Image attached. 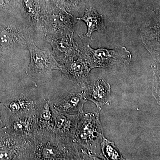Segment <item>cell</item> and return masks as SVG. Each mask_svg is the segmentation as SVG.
<instances>
[{
  "label": "cell",
  "instance_id": "cell-1",
  "mask_svg": "<svg viewBox=\"0 0 160 160\" xmlns=\"http://www.w3.org/2000/svg\"><path fill=\"white\" fill-rule=\"evenodd\" d=\"M32 160H80L87 157L77 143L58 138L53 131H38L33 137Z\"/></svg>",
  "mask_w": 160,
  "mask_h": 160
},
{
  "label": "cell",
  "instance_id": "cell-2",
  "mask_svg": "<svg viewBox=\"0 0 160 160\" xmlns=\"http://www.w3.org/2000/svg\"><path fill=\"white\" fill-rule=\"evenodd\" d=\"M99 110L94 113H82L75 133L76 142L89 155L90 158H103L99 153L104 138Z\"/></svg>",
  "mask_w": 160,
  "mask_h": 160
},
{
  "label": "cell",
  "instance_id": "cell-3",
  "mask_svg": "<svg viewBox=\"0 0 160 160\" xmlns=\"http://www.w3.org/2000/svg\"><path fill=\"white\" fill-rule=\"evenodd\" d=\"M86 60L90 69L100 67H111L118 64L129 62L131 56L127 50H109L92 49L87 46Z\"/></svg>",
  "mask_w": 160,
  "mask_h": 160
},
{
  "label": "cell",
  "instance_id": "cell-4",
  "mask_svg": "<svg viewBox=\"0 0 160 160\" xmlns=\"http://www.w3.org/2000/svg\"><path fill=\"white\" fill-rule=\"evenodd\" d=\"M31 60L26 72L32 77H38L54 69H62L50 52L41 50L33 42L29 46Z\"/></svg>",
  "mask_w": 160,
  "mask_h": 160
},
{
  "label": "cell",
  "instance_id": "cell-5",
  "mask_svg": "<svg viewBox=\"0 0 160 160\" xmlns=\"http://www.w3.org/2000/svg\"><path fill=\"white\" fill-rule=\"evenodd\" d=\"M54 119L53 131L60 139L66 142H76L75 133L82 113L71 115L61 112L52 107Z\"/></svg>",
  "mask_w": 160,
  "mask_h": 160
},
{
  "label": "cell",
  "instance_id": "cell-6",
  "mask_svg": "<svg viewBox=\"0 0 160 160\" xmlns=\"http://www.w3.org/2000/svg\"><path fill=\"white\" fill-rule=\"evenodd\" d=\"M36 110L28 112L11 114L9 129L16 134L33 138L38 131Z\"/></svg>",
  "mask_w": 160,
  "mask_h": 160
},
{
  "label": "cell",
  "instance_id": "cell-7",
  "mask_svg": "<svg viewBox=\"0 0 160 160\" xmlns=\"http://www.w3.org/2000/svg\"><path fill=\"white\" fill-rule=\"evenodd\" d=\"M87 99L94 102L98 110L105 105H109L110 86L105 79L99 80L89 84L84 90Z\"/></svg>",
  "mask_w": 160,
  "mask_h": 160
},
{
  "label": "cell",
  "instance_id": "cell-8",
  "mask_svg": "<svg viewBox=\"0 0 160 160\" xmlns=\"http://www.w3.org/2000/svg\"><path fill=\"white\" fill-rule=\"evenodd\" d=\"M87 101L84 91L72 93L64 99L52 105L53 108L61 112H78L84 113L83 107Z\"/></svg>",
  "mask_w": 160,
  "mask_h": 160
},
{
  "label": "cell",
  "instance_id": "cell-9",
  "mask_svg": "<svg viewBox=\"0 0 160 160\" xmlns=\"http://www.w3.org/2000/svg\"><path fill=\"white\" fill-rule=\"evenodd\" d=\"M50 100L45 99L37 108L36 121L38 131H53L54 119Z\"/></svg>",
  "mask_w": 160,
  "mask_h": 160
},
{
  "label": "cell",
  "instance_id": "cell-10",
  "mask_svg": "<svg viewBox=\"0 0 160 160\" xmlns=\"http://www.w3.org/2000/svg\"><path fill=\"white\" fill-rule=\"evenodd\" d=\"M90 68L87 62H76L65 68V74L69 79L73 81L82 88H85L88 83V75Z\"/></svg>",
  "mask_w": 160,
  "mask_h": 160
},
{
  "label": "cell",
  "instance_id": "cell-11",
  "mask_svg": "<svg viewBox=\"0 0 160 160\" xmlns=\"http://www.w3.org/2000/svg\"><path fill=\"white\" fill-rule=\"evenodd\" d=\"M78 19L83 20L87 24L88 29L87 36L88 38H91L92 34L95 31L102 32L105 30L103 17L98 13L94 8L86 9L84 16Z\"/></svg>",
  "mask_w": 160,
  "mask_h": 160
},
{
  "label": "cell",
  "instance_id": "cell-12",
  "mask_svg": "<svg viewBox=\"0 0 160 160\" xmlns=\"http://www.w3.org/2000/svg\"><path fill=\"white\" fill-rule=\"evenodd\" d=\"M11 114L31 112L37 110L36 104L24 94L11 100L8 105H5Z\"/></svg>",
  "mask_w": 160,
  "mask_h": 160
},
{
  "label": "cell",
  "instance_id": "cell-13",
  "mask_svg": "<svg viewBox=\"0 0 160 160\" xmlns=\"http://www.w3.org/2000/svg\"><path fill=\"white\" fill-rule=\"evenodd\" d=\"M102 153L107 160H125L113 142L104 138L101 144Z\"/></svg>",
  "mask_w": 160,
  "mask_h": 160
},
{
  "label": "cell",
  "instance_id": "cell-14",
  "mask_svg": "<svg viewBox=\"0 0 160 160\" xmlns=\"http://www.w3.org/2000/svg\"><path fill=\"white\" fill-rule=\"evenodd\" d=\"M11 36L8 31L3 30L0 34V43L3 46L9 45L11 42Z\"/></svg>",
  "mask_w": 160,
  "mask_h": 160
},
{
  "label": "cell",
  "instance_id": "cell-15",
  "mask_svg": "<svg viewBox=\"0 0 160 160\" xmlns=\"http://www.w3.org/2000/svg\"><path fill=\"white\" fill-rule=\"evenodd\" d=\"M4 4H5V2H4V0H0V6H4Z\"/></svg>",
  "mask_w": 160,
  "mask_h": 160
}]
</instances>
